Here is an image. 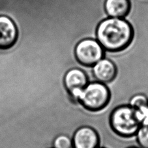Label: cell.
Listing matches in <instances>:
<instances>
[{
  "label": "cell",
  "mask_w": 148,
  "mask_h": 148,
  "mask_svg": "<svg viewBox=\"0 0 148 148\" xmlns=\"http://www.w3.org/2000/svg\"><path fill=\"white\" fill-rule=\"evenodd\" d=\"M127 148H140V147L137 146V145H131V146H129Z\"/></svg>",
  "instance_id": "obj_14"
},
{
  "label": "cell",
  "mask_w": 148,
  "mask_h": 148,
  "mask_svg": "<svg viewBox=\"0 0 148 148\" xmlns=\"http://www.w3.org/2000/svg\"><path fill=\"white\" fill-rule=\"evenodd\" d=\"M117 75V68L111 60L106 57L101 59L91 67V80L107 84L112 82Z\"/></svg>",
  "instance_id": "obj_8"
},
{
  "label": "cell",
  "mask_w": 148,
  "mask_h": 148,
  "mask_svg": "<svg viewBox=\"0 0 148 148\" xmlns=\"http://www.w3.org/2000/svg\"><path fill=\"white\" fill-rule=\"evenodd\" d=\"M91 67H73L66 71L63 76V85L69 94L76 90H81L91 81Z\"/></svg>",
  "instance_id": "obj_5"
},
{
  "label": "cell",
  "mask_w": 148,
  "mask_h": 148,
  "mask_svg": "<svg viewBox=\"0 0 148 148\" xmlns=\"http://www.w3.org/2000/svg\"><path fill=\"white\" fill-rule=\"evenodd\" d=\"M109 123L114 133L123 138L135 137L141 125L135 116L134 109L127 104L118 105L112 109Z\"/></svg>",
  "instance_id": "obj_2"
},
{
  "label": "cell",
  "mask_w": 148,
  "mask_h": 148,
  "mask_svg": "<svg viewBox=\"0 0 148 148\" xmlns=\"http://www.w3.org/2000/svg\"><path fill=\"white\" fill-rule=\"evenodd\" d=\"M73 148H98L100 147V136L98 132L91 126L78 127L72 136Z\"/></svg>",
  "instance_id": "obj_6"
},
{
  "label": "cell",
  "mask_w": 148,
  "mask_h": 148,
  "mask_svg": "<svg viewBox=\"0 0 148 148\" xmlns=\"http://www.w3.org/2000/svg\"><path fill=\"white\" fill-rule=\"evenodd\" d=\"M111 93L108 86L95 80H91L85 86L78 102L86 110L99 112L108 105Z\"/></svg>",
  "instance_id": "obj_3"
},
{
  "label": "cell",
  "mask_w": 148,
  "mask_h": 148,
  "mask_svg": "<svg viewBox=\"0 0 148 148\" xmlns=\"http://www.w3.org/2000/svg\"><path fill=\"white\" fill-rule=\"evenodd\" d=\"M75 57L79 64L90 68L104 58V50L97 40L85 39L79 42L75 48Z\"/></svg>",
  "instance_id": "obj_4"
},
{
  "label": "cell",
  "mask_w": 148,
  "mask_h": 148,
  "mask_svg": "<svg viewBox=\"0 0 148 148\" xmlns=\"http://www.w3.org/2000/svg\"><path fill=\"white\" fill-rule=\"evenodd\" d=\"M98 148H104V147H98Z\"/></svg>",
  "instance_id": "obj_15"
},
{
  "label": "cell",
  "mask_w": 148,
  "mask_h": 148,
  "mask_svg": "<svg viewBox=\"0 0 148 148\" xmlns=\"http://www.w3.org/2000/svg\"><path fill=\"white\" fill-rule=\"evenodd\" d=\"M132 29L122 18L108 17L99 24L97 40L104 50L116 52L125 48L131 42Z\"/></svg>",
  "instance_id": "obj_1"
},
{
  "label": "cell",
  "mask_w": 148,
  "mask_h": 148,
  "mask_svg": "<svg viewBox=\"0 0 148 148\" xmlns=\"http://www.w3.org/2000/svg\"><path fill=\"white\" fill-rule=\"evenodd\" d=\"M52 148H53V147H52Z\"/></svg>",
  "instance_id": "obj_16"
},
{
  "label": "cell",
  "mask_w": 148,
  "mask_h": 148,
  "mask_svg": "<svg viewBox=\"0 0 148 148\" xmlns=\"http://www.w3.org/2000/svg\"><path fill=\"white\" fill-rule=\"evenodd\" d=\"M138 146L148 148V125H141L135 135Z\"/></svg>",
  "instance_id": "obj_11"
},
{
  "label": "cell",
  "mask_w": 148,
  "mask_h": 148,
  "mask_svg": "<svg viewBox=\"0 0 148 148\" xmlns=\"http://www.w3.org/2000/svg\"><path fill=\"white\" fill-rule=\"evenodd\" d=\"M18 29L16 23L6 15H0V50L13 47L18 39Z\"/></svg>",
  "instance_id": "obj_7"
},
{
  "label": "cell",
  "mask_w": 148,
  "mask_h": 148,
  "mask_svg": "<svg viewBox=\"0 0 148 148\" xmlns=\"http://www.w3.org/2000/svg\"><path fill=\"white\" fill-rule=\"evenodd\" d=\"M71 135L61 133L55 136L52 141L53 148H73V142Z\"/></svg>",
  "instance_id": "obj_10"
},
{
  "label": "cell",
  "mask_w": 148,
  "mask_h": 148,
  "mask_svg": "<svg viewBox=\"0 0 148 148\" xmlns=\"http://www.w3.org/2000/svg\"><path fill=\"white\" fill-rule=\"evenodd\" d=\"M105 11L109 17L123 18L130 9L129 0H106Z\"/></svg>",
  "instance_id": "obj_9"
},
{
  "label": "cell",
  "mask_w": 148,
  "mask_h": 148,
  "mask_svg": "<svg viewBox=\"0 0 148 148\" xmlns=\"http://www.w3.org/2000/svg\"><path fill=\"white\" fill-rule=\"evenodd\" d=\"M135 116L141 125H148V104L134 108Z\"/></svg>",
  "instance_id": "obj_13"
},
{
  "label": "cell",
  "mask_w": 148,
  "mask_h": 148,
  "mask_svg": "<svg viewBox=\"0 0 148 148\" xmlns=\"http://www.w3.org/2000/svg\"><path fill=\"white\" fill-rule=\"evenodd\" d=\"M147 104H148V97L143 93H137L132 95L127 103V104L133 108H137Z\"/></svg>",
  "instance_id": "obj_12"
}]
</instances>
